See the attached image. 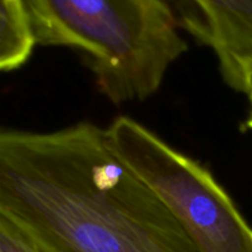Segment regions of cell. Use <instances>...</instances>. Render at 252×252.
Segmentation results:
<instances>
[{
	"instance_id": "cell-7",
	"label": "cell",
	"mask_w": 252,
	"mask_h": 252,
	"mask_svg": "<svg viewBox=\"0 0 252 252\" xmlns=\"http://www.w3.org/2000/svg\"><path fill=\"white\" fill-rule=\"evenodd\" d=\"M244 94H246L249 97V103H250V112H249V117L246 120L245 127L248 129L252 130V63L249 68L248 74H246V81H245V90Z\"/></svg>"
},
{
	"instance_id": "cell-2",
	"label": "cell",
	"mask_w": 252,
	"mask_h": 252,
	"mask_svg": "<svg viewBox=\"0 0 252 252\" xmlns=\"http://www.w3.org/2000/svg\"><path fill=\"white\" fill-rule=\"evenodd\" d=\"M42 46L75 49L116 105L159 90L187 51L167 0H22Z\"/></svg>"
},
{
	"instance_id": "cell-4",
	"label": "cell",
	"mask_w": 252,
	"mask_h": 252,
	"mask_svg": "<svg viewBox=\"0 0 252 252\" xmlns=\"http://www.w3.org/2000/svg\"><path fill=\"white\" fill-rule=\"evenodd\" d=\"M186 1L192 11L182 25L213 49L225 83L244 93L252 63V0Z\"/></svg>"
},
{
	"instance_id": "cell-6",
	"label": "cell",
	"mask_w": 252,
	"mask_h": 252,
	"mask_svg": "<svg viewBox=\"0 0 252 252\" xmlns=\"http://www.w3.org/2000/svg\"><path fill=\"white\" fill-rule=\"evenodd\" d=\"M0 252H48L32 236L0 216Z\"/></svg>"
},
{
	"instance_id": "cell-5",
	"label": "cell",
	"mask_w": 252,
	"mask_h": 252,
	"mask_svg": "<svg viewBox=\"0 0 252 252\" xmlns=\"http://www.w3.org/2000/svg\"><path fill=\"white\" fill-rule=\"evenodd\" d=\"M37 44L22 0H0V71L24 65Z\"/></svg>"
},
{
	"instance_id": "cell-1",
	"label": "cell",
	"mask_w": 252,
	"mask_h": 252,
	"mask_svg": "<svg viewBox=\"0 0 252 252\" xmlns=\"http://www.w3.org/2000/svg\"><path fill=\"white\" fill-rule=\"evenodd\" d=\"M0 216L48 252H197L106 128L0 127Z\"/></svg>"
},
{
	"instance_id": "cell-3",
	"label": "cell",
	"mask_w": 252,
	"mask_h": 252,
	"mask_svg": "<svg viewBox=\"0 0 252 252\" xmlns=\"http://www.w3.org/2000/svg\"><path fill=\"white\" fill-rule=\"evenodd\" d=\"M106 132L113 150L166 204L197 252H252V228L207 167L126 116Z\"/></svg>"
}]
</instances>
